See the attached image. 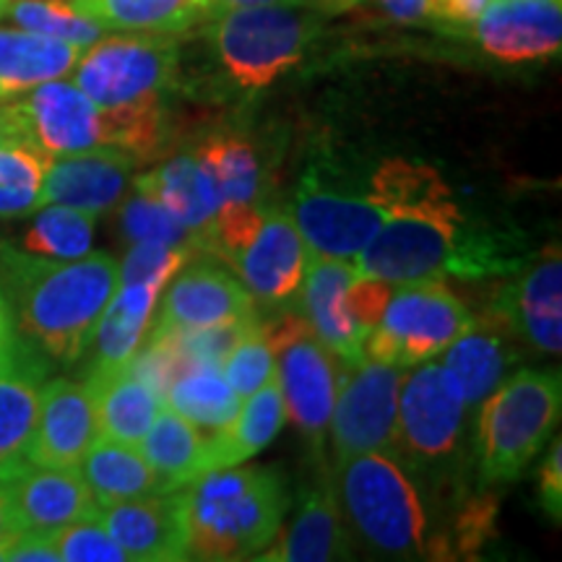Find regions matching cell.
<instances>
[{
    "instance_id": "obj_7",
    "label": "cell",
    "mask_w": 562,
    "mask_h": 562,
    "mask_svg": "<svg viewBox=\"0 0 562 562\" xmlns=\"http://www.w3.org/2000/svg\"><path fill=\"white\" fill-rule=\"evenodd\" d=\"M178 76V42L165 34H115L79 55L74 83L100 110L159 104Z\"/></svg>"
},
{
    "instance_id": "obj_35",
    "label": "cell",
    "mask_w": 562,
    "mask_h": 562,
    "mask_svg": "<svg viewBox=\"0 0 562 562\" xmlns=\"http://www.w3.org/2000/svg\"><path fill=\"white\" fill-rule=\"evenodd\" d=\"M165 404L201 430L220 432L237 417L243 398L232 391L220 364H195L170 385Z\"/></svg>"
},
{
    "instance_id": "obj_11",
    "label": "cell",
    "mask_w": 562,
    "mask_h": 562,
    "mask_svg": "<svg viewBox=\"0 0 562 562\" xmlns=\"http://www.w3.org/2000/svg\"><path fill=\"white\" fill-rule=\"evenodd\" d=\"M263 328L279 357L277 378L286 417L305 438L321 446L331 425L339 389L341 368L336 355L315 339L302 315L281 313L277 321L263 323Z\"/></svg>"
},
{
    "instance_id": "obj_44",
    "label": "cell",
    "mask_w": 562,
    "mask_h": 562,
    "mask_svg": "<svg viewBox=\"0 0 562 562\" xmlns=\"http://www.w3.org/2000/svg\"><path fill=\"white\" fill-rule=\"evenodd\" d=\"M391 292L393 284H389V281L357 273L347 286V294H344V307H347L351 323L362 328L364 334H370L378 326V321H381L385 305L391 300Z\"/></svg>"
},
{
    "instance_id": "obj_30",
    "label": "cell",
    "mask_w": 562,
    "mask_h": 562,
    "mask_svg": "<svg viewBox=\"0 0 562 562\" xmlns=\"http://www.w3.org/2000/svg\"><path fill=\"white\" fill-rule=\"evenodd\" d=\"M81 53V47L45 34L0 30V102L68 76Z\"/></svg>"
},
{
    "instance_id": "obj_9",
    "label": "cell",
    "mask_w": 562,
    "mask_h": 562,
    "mask_svg": "<svg viewBox=\"0 0 562 562\" xmlns=\"http://www.w3.org/2000/svg\"><path fill=\"white\" fill-rule=\"evenodd\" d=\"M467 412L459 385L440 362L406 368L398 391L396 451L402 448L414 467L448 474L461 453Z\"/></svg>"
},
{
    "instance_id": "obj_18",
    "label": "cell",
    "mask_w": 562,
    "mask_h": 562,
    "mask_svg": "<svg viewBox=\"0 0 562 562\" xmlns=\"http://www.w3.org/2000/svg\"><path fill=\"white\" fill-rule=\"evenodd\" d=\"M133 167H136V159L115 146L47 159L40 206L60 203V206L81 209L94 216L108 214L128 193Z\"/></svg>"
},
{
    "instance_id": "obj_32",
    "label": "cell",
    "mask_w": 562,
    "mask_h": 562,
    "mask_svg": "<svg viewBox=\"0 0 562 562\" xmlns=\"http://www.w3.org/2000/svg\"><path fill=\"white\" fill-rule=\"evenodd\" d=\"M243 402L245 404H240V412L229 427L220 432H209V469L235 467V463L248 461L250 456L261 453L277 438L286 419L277 368H273L269 381Z\"/></svg>"
},
{
    "instance_id": "obj_28",
    "label": "cell",
    "mask_w": 562,
    "mask_h": 562,
    "mask_svg": "<svg viewBox=\"0 0 562 562\" xmlns=\"http://www.w3.org/2000/svg\"><path fill=\"white\" fill-rule=\"evenodd\" d=\"M79 472L100 508L133 501V497L172 492L170 484L154 472L136 446L104 438V435L91 442L87 456L79 463Z\"/></svg>"
},
{
    "instance_id": "obj_51",
    "label": "cell",
    "mask_w": 562,
    "mask_h": 562,
    "mask_svg": "<svg viewBox=\"0 0 562 562\" xmlns=\"http://www.w3.org/2000/svg\"><path fill=\"white\" fill-rule=\"evenodd\" d=\"M313 0H211V9H214V16L220 11L229 9H252V5H307Z\"/></svg>"
},
{
    "instance_id": "obj_20",
    "label": "cell",
    "mask_w": 562,
    "mask_h": 562,
    "mask_svg": "<svg viewBox=\"0 0 562 562\" xmlns=\"http://www.w3.org/2000/svg\"><path fill=\"white\" fill-rule=\"evenodd\" d=\"M97 518L128 560L175 562L191 558L180 490L104 505Z\"/></svg>"
},
{
    "instance_id": "obj_42",
    "label": "cell",
    "mask_w": 562,
    "mask_h": 562,
    "mask_svg": "<svg viewBox=\"0 0 562 562\" xmlns=\"http://www.w3.org/2000/svg\"><path fill=\"white\" fill-rule=\"evenodd\" d=\"M191 250L157 243H131L123 263H117V284H151L165 290L167 281L178 277L182 266L193 261Z\"/></svg>"
},
{
    "instance_id": "obj_29",
    "label": "cell",
    "mask_w": 562,
    "mask_h": 562,
    "mask_svg": "<svg viewBox=\"0 0 562 562\" xmlns=\"http://www.w3.org/2000/svg\"><path fill=\"white\" fill-rule=\"evenodd\" d=\"M94 393L97 419H100V432L104 438L138 446L146 430L151 427L165 398L151 391L128 364L123 368L102 372V375L83 378Z\"/></svg>"
},
{
    "instance_id": "obj_47",
    "label": "cell",
    "mask_w": 562,
    "mask_h": 562,
    "mask_svg": "<svg viewBox=\"0 0 562 562\" xmlns=\"http://www.w3.org/2000/svg\"><path fill=\"white\" fill-rule=\"evenodd\" d=\"M5 560L13 562H60L58 547H55L53 533L19 531L9 544Z\"/></svg>"
},
{
    "instance_id": "obj_3",
    "label": "cell",
    "mask_w": 562,
    "mask_h": 562,
    "mask_svg": "<svg viewBox=\"0 0 562 562\" xmlns=\"http://www.w3.org/2000/svg\"><path fill=\"white\" fill-rule=\"evenodd\" d=\"M188 550L201 560H248L281 529L286 495L277 472L220 467L180 487Z\"/></svg>"
},
{
    "instance_id": "obj_48",
    "label": "cell",
    "mask_w": 562,
    "mask_h": 562,
    "mask_svg": "<svg viewBox=\"0 0 562 562\" xmlns=\"http://www.w3.org/2000/svg\"><path fill=\"white\" fill-rule=\"evenodd\" d=\"M362 3H375L378 11L396 24H422L435 19V0H360Z\"/></svg>"
},
{
    "instance_id": "obj_6",
    "label": "cell",
    "mask_w": 562,
    "mask_h": 562,
    "mask_svg": "<svg viewBox=\"0 0 562 562\" xmlns=\"http://www.w3.org/2000/svg\"><path fill=\"white\" fill-rule=\"evenodd\" d=\"M318 19L302 5H252L220 11L209 42L224 74L245 91H261L305 58Z\"/></svg>"
},
{
    "instance_id": "obj_4",
    "label": "cell",
    "mask_w": 562,
    "mask_h": 562,
    "mask_svg": "<svg viewBox=\"0 0 562 562\" xmlns=\"http://www.w3.org/2000/svg\"><path fill=\"white\" fill-rule=\"evenodd\" d=\"M562 406L560 372L518 370L482 402L476 459L484 484L513 482L547 446Z\"/></svg>"
},
{
    "instance_id": "obj_2",
    "label": "cell",
    "mask_w": 562,
    "mask_h": 562,
    "mask_svg": "<svg viewBox=\"0 0 562 562\" xmlns=\"http://www.w3.org/2000/svg\"><path fill=\"white\" fill-rule=\"evenodd\" d=\"M516 240L472 229L459 209L440 216H389L355 258L357 273L412 284L448 277L484 279L521 269Z\"/></svg>"
},
{
    "instance_id": "obj_23",
    "label": "cell",
    "mask_w": 562,
    "mask_h": 562,
    "mask_svg": "<svg viewBox=\"0 0 562 562\" xmlns=\"http://www.w3.org/2000/svg\"><path fill=\"white\" fill-rule=\"evenodd\" d=\"M355 277V266L341 258L311 256L300 286L302 318L311 326L315 339L331 349L341 362L364 357V339H368V334L351 323L344 307V294Z\"/></svg>"
},
{
    "instance_id": "obj_22",
    "label": "cell",
    "mask_w": 562,
    "mask_h": 562,
    "mask_svg": "<svg viewBox=\"0 0 562 562\" xmlns=\"http://www.w3.org/2000/svg\"><path fill=\"white\" fill-rule=\"evenodd\" d=\"M492 313L510 334L544 355L562 349V261L560 250L547 252L542 261L518 273L497 297Z\"/></svg>"
},
{
    "instance_id": "obj_50",
    "label": "cell",
    "mask_w": 562,
    "mask_h": 562,
    "mask_svg": "<svg viewBox=\"0 0 562 562\" xmlns=\"http://www.w3.org/2000/svg\"><path fill=\"white\" fill-rule=\"evenodd\" d=\"M16 533H19V526H16V518H13L9 490H5L3 480H0V542H11Z\"/></svg>"
},
{
    "instance_id": "obj_5",
    "label": "cell",
    "mask_w": 562,
    "mask_h": 562,
    "mask_svg": "<svg viewBox=\"0 0 562 562\" xmlns=\"http://www.w3.org/2000/svg\"><path fill=\"white\" fill-rule=\"evenodd\" d=\"M344 516L372 550L391 558L427 552L425 505L391 453H355L339 461Z\"/></svg>"
},
{
    "instance_id": "obj_49",
    "label": "cell",
    "mask_w": 562,
    "mask_h": 562,
    "mask_svg": "<svg viewBox=\"0 0 562 562\" xmlns=\"http://www.w3.org/2000/svg\"><path fill=\"white\" fill-rule=\"evenodd\" d=\"M487 0H435V19L448 21L453 26H469L480 16Z\"/></svg>"
},
{
    "instance_id": "obj_33",
    "label": "cell",
    "mask_w": 562,
    "mask_h": 562,
    "mask_svg": "<svg viewBox=\"0 0 562 562\" xmlns=\"http://www.w3.org/2000/svg\"><path fill=\"white\" fill-rule=\"evenodd\" d=\"M370 199L389 216H440L456 206L448 182L430 165L406 159H385L370 180Z\"/></svg>"
},
{
    "instance_id": "obj_17",
    "label": "cell",
    "mask_w": 562,
    "mask_h": 562,
    "mask_svg": "<svg viewBox=\"0 0 562 562\" xmlns=\"http://www.w3.org/2000/svg\"><path fill=\"white\" fill-rule=\"evenodd\" d=\"M97 438H100V419L89 385L68 378L45 381L26 461L37 467L79 469Z\"/></svg>"
},
{
    "instance_id": "obj_39",
    "label": "cell",
    "mask_w": 562,
    "mask_h": 562,
    "mask_svg": "<svg viewBox=\"0 0 562 562\" xmlns=\"http://www.w3.org/2000/svg\"><path fill=\"white\" fill-rule=\"evenodd\" d=\"M117 206H121L117 222H121V232L128 243L170 245V248L191 250L195 258L203 252L199 235L188 229L165 203L140 193L138 188H133L128 199H123Z\"/></svg>"
},
{
    "instance_id": "obj_54",
    "label": "cell",
    "mask_w": 562,
    "mask_h": 562,
    "mask_svg": "<svg viewBox=\"0 0 562 562\" xmlns=\"http://www.w3.org/2000/svg\"><path fill=\"white\" fill-rule=\"evenodd\" d=\"M0 146H16V140H13V133H11V125H9V121H5L3 104H0Z\"/></svg>"
},
{
    "instance_id": "obj_27",
    "label": "cell",
    "mask_w": 562,
    "mask_h": 562,
    "mask_svg": "<svg viewBox=\"0 0 562 562\" xmlns=\"http://www.w3.org/2000/svg\"><path fill=\"white\" fill-rule=\"evenodd\" d=\"M133 188L165 203L188 229L199 235L203 250V235L209 232L224 199L214 175L203 167L199 157L178 154L159 165L157 170L136 178Z\"/></svg>"
},
{
    "instance_id": "obj_13",
    "label": "cell",
    "mask_w": 562,
    "mask_h": 562,
    "mask_svg": "<svg viewBox=\"0 0 562 562\" xmlns=\"http://www.w3.org/2000/svg\"><path fill=\"white\" fill-rule=\"evenodd\" d=\"M292 220L311 256L351 261L389 220V211L372 199L328 191L313 175L302 180L292 203Z\"/></svg>"
},
{
    "instance_id": "obj_24",
    "label": "cell",
    "mask_w": 562,
    "mask_h": 562,
    "mask_svg": "<svg viewBox=\"0 0 562 562\" xmlns=\"http://www.w3.org/2000/svg\"><path fill=\"white\" fill-rule=\"evenodd\" d=\"M513 362H518V351L510 328L495 313H487L482 321L474 318L472 328L446 349L440 364L472 412L510 375Z\"/></svg>"
},
{
    "instance_id": "obj_40",
    "label": "cell",
    "mask_w": 562,
    "mask_h": 562,
    "mask_svg": "<svg viewBox=\"0 0 562 562\" xmlns=\"http://www.w3.org/2000/svg\"><path fill=\"white\" fill-rule=\"evenodd\" d=\"M47 159L24 146H0V220H19L40 209Z\"/></svg>"
},
{
    "instance_id": "obj_36",
    "label": "cell",
    "mask_w": 562,
    "mask_h": 562,
    "mask_svg": "<svg viewBox=\"0 0 562 562\" xmlns=\"http://www.w3.org/2000/svg\"><path fill=\"white\" fill-rule=\"evenodd\" d=\"M94 214L81 209L45 203V209L34 216L30 229L24 232L21 250L53 261H74L87 256L94 240Z\"/></svg>"
},
{
    "instance_id": "obj_37",
    "label": "cell",
    "mask_w": 562,
    "mask_h": 562,
    "mask_svg": "<svg viewBox=\"0 0 562 562\" xmlns=\"http://www.w3.org/2000/svg\"><path fill=\"white\" fill-rule=\"evenodd\" d=\"M203 167L214 175L224 201L258 203L261 193V165L258 154L240 136H211L195 151Z\"/></svg>"
},
{
    "instance_id": "obj_1",
    "label": "cell",
    "mask_w": 562,
    "mask_h": 562,
    "mask_svg": "<svg viewBox=\"0 0 562 562\" xmlns=\"http://www.w3.org/2000/svg\"><path fill=\"white\" fill-rule=\"evenodd\" d=\"M117 261L104 250L53 261L0 245V284L13 323L47 360L74 364L117 286Z\"/></svg>"
},
{
    "instance_id": "obj_52",
    "label": "cell",
    "mask_w": 562,
    "mask_h": 562,
    "mask_svg": "<svg viewBox=\"0 0 562 562\" xmlns=\"http://www.w3.org/2000/svg\"><path fill=\"white\" fill-rule=\"evenodd\" d=\"M13 339H16V331H13L11 305H9V300H5L3 286H0V355L11 347Z\"/></svg>"
},
{
    "instance_id": "obj_8",
    "label": "cell",
    "mask_w": 562,
    "mask_h": 562,
    "mask_svg": "<svg viewBox=\"0 0 562 562\" xmlns=\"http://www.w3.org/2000/svg\"><path fill=\"white\" fill-rule=\"evenodd\" d=\"M472 323L474 315L442 281L398 284L378 326L364 339V357L414 368L446 351Z\"/></svg>"
},
{
    "instance_id": "obj_12",
    "label": "cell",
    "mask_w": 562,
    "mask_h": 562,
    "mask_svg": "<svg viewBox=\"0 0 562 562\" xmlns=\"http://www.w3.org/2000/svg\"><path fill=\"white\" fill-rule=\"evenodd\" d=\"M404 372L406 368L370 357L344 362L331 425H328L336 461L372 451L393 456Z\"/></svg>"
},
{
    "instance_id": "obj_43",
    "label": "cell",
    "mask_w": 562,
    "mask_h": 562,
    "mask_svg": "<svg viewBox=\"0 0 562 562\" xmlns=\"http://www.w3.org/2000/svg\"><path fill=\"white\" fill-rule=\"evenodd\" d=\"M63 562H125L128 554L110 537L100 518H83L53 533Z\"/></svg>"
},
{
    "instance_id": "obj_45",
    "label": "cell",
    "mask_w": 562,
    "mask_h": 562,
    "mask_svg": "<svg viewBox=\"0 0 562 562\" xmlns=\"http://www.w3.org/2000/svg\"><path fill=\"white\" fill-rule=\"evenodd\" d=\"M497 505L492 497H476L467 505V510L459 516V524H456V537H459V552L474 554L487 544L492 521H495Z\"/></svg>"
},
{
    "instance_id": "obj_46",
    "label": "cell",
    "mask_w": 562,
    "mask_h": 562,
    "mask_svg": "<svg viewBox=\"0 0 562 562\" xmlns=\"http://www.w3.org/2000/svg\"><path fill=\"white\" fill-rule=\"evenodd\" d=\"M539 501L554 521L562 516V446L560 438L552 442L550 453L539 469Z\"/></svg>"
},
{
    "instance_id": "obj_25",
    "label": "cell",
    "mask_w": 562,
    "mask_h": 562,
    "mask_svg": "<svg viewBox=\"0 0 562 562\" xmlns=\"http://www.w3.org/2000/svg\"><path fill=\"white\" fill-rule=\"evenodd\" d=\"M157 286L151 284H117L108 307L91 334V360L83 378L102 375L131 362L136 349L149 336L154 313L159 302Z\"/></svg>"
},
{
    "instance_id": "obj_31",
    "label": "cell",
    "mask_w": 562,
    "mask_h": 562,
    "mask_svg": "<svg viewBox=\"0 0 562 562\" xmlns=\"http://www.w3.org/2000/svg\"><path fill=\"white\" fill-rule=\"evenodd\" d=\"M104 32L175 34L214 19L211 0H74Z\"/></svg>"
},
{
    "instance_id": "obj_34",
    "label": "cell",
    "mask_w": 562,
    "mask_h": 562,
    "mask_svg": "<svg viewBox=\"0 0 562 562\" xmlns=\"http://www.w3.org/2000/svg\"><path fill=\"white\" fill-rule=\"evenodd\" d=\"M138 446L149 467L170 484V490L186 487L195 476L209 472V435H201L199 427L175 409L161 406Z\"/></svg>"
},
{
    "instance_id": "obj_21",
    "label": "cell",
    "mask_w": 562,
    "mask_h": 562,
    "mask_svg": "<svg viewBox=\"0 0 562 562\" xmlns=\"http://www.w3.org/2000/svg\"><path fill=\"white\" fill-rule=\"evenodd\" d=\"M47 357L30 341L13 339L0 355V480L24 467L37 427Z\"/></svg>"
},
{
    "instance_id": "obj_38",
    "label": "cell",
    "mask_w": 562,
    "mask_h": 562,
    "mask_svg": "<svg viewBox=\"0 0 562 562\" xmlns=\"http://www.w3.org/2000/svg\"><path fill=\"white\" fill-rule=\"evenodd\" d=\"M5 16L21 30L68 42L81 50L104 37L102 26L87 16L74 0H9Z\"/></svg>"
},
{
    "instance_id": "obj_10",
    "label": "cell",
    "mask_w": 562,
    "mask_h": 562,
    "mask_svg": "<svg viewBox=\"0 0 562 562\" xmlns=\"http://www.w3.org/2000/svg\"><path fill=\"white\" fill-rule=\"evenodd\" d=\"M0 104L16 146L45 159L112 146L108 112L97 108L74 81H45Z\"/></svg>"
},
{
    "instance_id": "obj_14",
    "label": "cell",
    "mask_w": 562,
    "mask_h": 562,
    "mask_svg": "<svg viewBox=\"0 0 562 562\" xmlns=\"http://www.w3.org/2000/svg\"><path fill=\"white\" fill-rule=\"evenodd\" d=\"M311 252L286 209H263L256 237L232 261L256 305L284 307L300 294Z\"/></svg>"
},
{
    "instance_id": "obj_15",
    "label": "cell",
    "mask_w": 562,
    "mask_h": 562,
    "mask_svg": "<svg viewBox=\"0 0 562 562\" xmlns=\"http://www.w3.org/2000/svg\"><path fill=\"white\" fill-rule=\"evenodd\" d=\"M245 318H258V305L243 281L232 277L220 263L199 261L186 263L172 279V286L159 302V313L151 321L149 334Z\"/></svg>"
},
{
    "instance_id": "obj_16",
    "label": "cell",
    "mask_w": 562,
    "mask_h": 562,
    "mask_svg": "<svg viewBox=\"0 0 562 562\" xmlns=\"http://www.w3.org/2000/svg\"><path fill=\"white\" fill-rule=\"evenodd\" d=\"M472 40L501 63H537L560 53L562 0H487Z\"/></svg>"
},
{
    "instance_id": "obj_53",
    "label": "cell",
    "mask_w": 562,
    "mask_h": 562,
    "mask_svg": "<svg viewBox=\"0 0 562 562\" xmlns=\"http://www.w3.org/2000/svg\"><path fill=\"white\" fill-rule=\"evenodd\" d=\"M315 3L328 11H347V9H355V5H360V0H315Z\"/></svg>"
},
{
    "instance_id": "obj_41",
    "label": "cell",
    "mask_w": 562,
    "mask_h": 562,
    "mask_svg": "<svg viewBox=\"0 0 562 562\" xmlns=\"http://www.w3.org/2000/svg\"><path fill=\"white\" fill-rule=\"evenodd\" d=\"M222 372L240 398L252 396L269 381L273 372V349L261 318L252 323L250 331L229 351L227 360L222 362Z\"/></svg>"
},
{
    "instance_id": "obj_55",
    "label": "cell",
    "mask_w": 562,
    "mask_h": 562,
    "mask_svg": "<svg viewBox=\"0 0 562 562\" xmlns=\"http://www.w3.org/2000/svg\"><path fill=\"white\" fill-rule=\"evenodd\" d=\"M5 9H9V0H0V19L5 16Z\"/></svg>"
},
{
    "instance_id": "obj_26",
    "label": "cell",
    "mask_w": 562,
    "mask_h": 562,
    "mask_svg": "<svg viewBox=\"0 0 562 562\" xmlns=\"http://www.w3.org/2000/svg\"><path fill=\"white\" fill-rule=\"evenodd\" d=\"M349 558L344 510L331 482H318L302 501L284 537L261 554L266 562H328Z\"/></svg>"
},
{
    "instance_id": "obj_19",
    "label": "cell",
    "mask_w": 562,
    "mask_h": 562,
    "mask_svg": "<svg viewBox=\"0 0 562 562\" xmlns=\"http://www.w3.org/2000/svg\"><path fill=\"white\" fill-rule=\"evenodd\" d=\"M3 484L9 490L19 531L55 533L100 513V503L94 501L79 469L24 463L5 476Z\"/></svg>"
}]
</instances>
